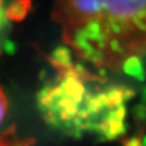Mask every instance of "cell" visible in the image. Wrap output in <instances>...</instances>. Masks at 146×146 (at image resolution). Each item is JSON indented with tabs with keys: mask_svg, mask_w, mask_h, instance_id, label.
<instances>
[{
	"mask_svg": "<svg viewBox=\"0 0 146 146\" xmlns=\"http://www.w3.org/2000/svg\"><path fill=\"white\" fill-rule=\"evenodd\" d=\"M104 13L108 16L107 29L113 33H121L128 23L146 31V1H105Z\"/></svg>",
	"mask_w": 146,
	"mask_h": 146,
	"instance_id": "obj_1",
	"label": "cell"
},
{
	"mask_svg": "<svg viewBox=\"0 0 146 146\" xmlns=\"http://www.w3.org/2000/svg\"><path fill=\"white\" fill-rule=\"evenodd\" d=\"M77 34L83 36L85 40H88L91 44H94L98 49L102 50L108 44L107 39V31L105 29L104 23L98 18H90L85 23L76 31Z\"/></svg>",
	"mask_w": 146,
	"mask_h": 146,
	"instance_id": "obj_2",
	"label": "cell"
},
{
	"mask_svg": "<svg viewBox=\"0 0 146 146\" xmlns=\"http://www.w3.org/2000/svg\"><path fill=\"white\" fill-rule=\"evenodd\" d=\"M71 6L77 13L88 18H95L105 11V1H73Z\"/></svg>",
	"mask_w": 146,
	"mask_h": 146,
	"instance_id": "obj_3",
	"label": "cell"
},
{
	"mask_svg": "<svg viewBox=\"0 0 146 146\" xmlns=\"http://www.w3.org/2000/svg\"><path fill=\"white\" fill-rule=\"evenodd\" d=\"M123 72L125 73L127 76L131 77L139 82H144L146 78V72L144 68V63L140 60L139 56H135V55H131V56L127 57L124 61H123Z\"/></svg>",
	"mask_w": 146,
	"mask_h": 146,
	"instance_id": "obj_4",
	"label": "cell"
},
{
	"mask_svg": "<svg viewBox=\"0 0 146 146\" xmlns=\"http://www.w3.org/2000/svg\"><path fill=\"white\" fill-rule=\"evenodd\" d=\"M50 60L55 66L60 68H66L71 70L73 67V57L71 50L67 46H58L52 51Z\"/></svg>",
	"mask_w": 146,
	"mask_h": 146,
	"instance_id": "obj_5",
	"label": "cell"
},
{
	"mask_svg": "<svg viewBox=\"0 0 146 146\" xmlns=\"http://www.w3.org/2000/svg\"><path fill=\"white\" fill-rule=\"evenodd\" d=\"M29 4L18 1V3H10L7 4V16L10 20H20L23 17L28 11Z\"/></svg>",
	"mask_w": 146,
	"mask_h": 146,
	"instance_id": "obj_6",
	"label": "cell"
},
{
	"mask_svg": "<svg viewBox=\"0 0 146 146\" xmlns=\"http://www.w3.org/2000/svg\"><path fill=\"white\" fill-rule=\"evenodd\" d=\"M10 18L7 16V3L0 1V28L5 27Z\"/></svg>",
	"mask_w": 146,
	"mask_h": 146,
	"instance_id": "obj_7",
	"label": "cell"
},
{
	"mask_svg": "<svg viewBox=\"0 0 146 146\" xmlns=\"http://www.w3.org/2000/svg\"><path fill=\"white\" fill-rule=\"evenodd\" d=\"M1 49H3V51L7 54V55H13L16 52V44L15 42H12L11 39H6V40H4L3 44H1Z\"/></svg>",
	"mask_w": 146,
	"mask_h": 146,
	"instance_id": "obj_8",
	"label": "cell"
},
{
	"mask_svg": "<svg viewBox=\"0 0 146 146\" xmlns=\"http://www.w3.org/2000/svg\"><path fill=\"white\" fill-rule=\"evenodd\" d=\"M5 115H6V99H5V95H4L3 90L0 89V124L3 123Z\"/></svg>",
	"mask_w": 146,
	"mask_h": 146,
	"instance_id": "obj_9",
	"label": "cell"
},
{
	"mask_svg": "<svg viewBox=\"0 0 146 146\" xmlns=\"http://www.w3.org/2000/svg\"><path fill=\"white\" fill-rule=\"evenodd\" d=\"M134 113H135V117H138L139 119L146 121V105L145 104H139L138 106L135 107Z\"/></svg>",
	"mask_w": 146,
	"mask_h": 146,
	"instance_id": "obj_10",
	"label": "cell"
},
{
	"mask_svg": "<svg viewBox=\"0 0 146 146\" xmlns=\"http://www.w3.org/2000/svg\"><path fill=\"white\" fill-rule=\"evenodd\" d=\"M108 48L112 50V51H115V52H122V45L121 43L118 42L117 39H112V40H110L108 42Z\"/></svg>",
	"mask_w": 146,
	"mask_h": 146,
	"instance_id": "obj_11",
	"label": "cell"
},
{
	"mask_svg": "<svg viewBox=\"0 0 146 146\" xmlns=\"http://www.w3.org/2000/svg\"><path fill=\"white\" fill-rule=\"evenodd\" d=\"M124 146H143V144H141V139H138V138H130V139L125 143Z\"/></svg>",
	"mask_w": 146,
	"mask_h": 146,
	"instance_id": "obj_12",
	"label": "cell"
},
{
	"mask_svg": "<svg viewBox=\"0 0 146 146\" xmlns=\"http://www.w3.org/2000/svg\"><path fill=\"white\" fill-rule=\"evenodd\" d=\"M141 104L146 105V88H144L143 91H141Z\"/></svg>",
	"mask_w": 146,
	"mask_h": 146,
	"instance_id": "obj_13",
	"label": "cell"
},
{
	"mask_svg": "<svg viewBox=\"0 0 146 146\" xmlns=\"http://www.w3.org/2000/svg\"><path fill=\"white\" fill-rule=\"evenodd\" d=\"M141 144H143V146H146V134L141 138Z\"/></svg>",
	"mask_w": 146,
	"mask_h": 146,
	"instance_id": "obj_14",
	"label": "cell"
}]
</instances>
